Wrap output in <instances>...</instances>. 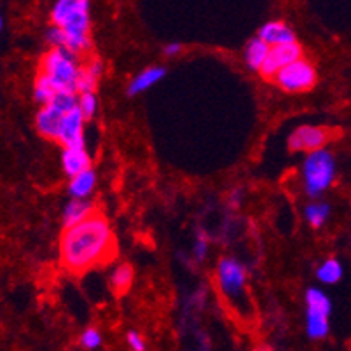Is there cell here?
Returning <instances> with one entry per match:
<instances>
[{"instance_id": "obj_6", "label": "cell", "mask_w": 351, "mask_h": 351, "mask_svg": "<svg viewBox=\"0 0 351 351\" xmlns=\"http://www.w3.org/2000/svg\"><path fill=\"white\" fill-rule=\"evenodd\" d=\"M330 311V299L322 290L309 289L306 292V334H308L309 339L318 341L328 336Z\"/></svg>"}, {"instance_id": "obj_17", "label": "cell", "mask_w": 351, "mask_h": 351, "mask_svg": "<svg viewBox=\"0 0 351 351\" xmlns=\"http://www.w3.org/2000/svg\"><path fill=\"white\" fill-rule=\"evenodd\" d=\"M95 186H97V175L93 170H88L70 180L69 193L73 199H86L93 193Z\"/></svg>"}, {"instance_id": "obj_3", "label": "cell", "mask_w": 351, "mask_h": 351, "mask_svg": "<svg viewBox=\"0 0 351 351\" xmlns=\"http://www.w3.org/2000/svg\"><path fill=\"white\" fill-rule=\"evenodd\" d=\"M82 66H79L75 53L63 47H53L44 54L43 62H40V72L46 75L54 88L62 91H70V93H77V81L81 75Z\"/></svg>"}, {"instance_id": "obj_13", "label": "cell", "mask_w": 351, "mask_h": 351, "mask_svg": "<svg viewBox=\"0 0 351 351\" xmlns=\"http://www.w3.org/2000/svg\"><path fill=\"white\" fill-rule=\"evenodd\" d=\"M97 215V206L88 199H72L63 210V226L65 229L73 228V226L82 224L84 220Z\"/></svg>"}, {"instance_id": "obj_20", "label": "cell", "mask_w": 351, "mask_h": 351, "mask_svg": "<svg viewBox=\"0 0 351 351\" xmlns=\"http://www.w3.org/2000/svg\"><path fill=\"white\" fill-rule=\"evenodd\" d=\"M34 95H35V100L46 107V105H49L51 101L54 100V97L58 95V89L54 88V84L46 77V75L39 73L34 86Z\"/></svg>"}, {"instance_id": "obj_15", "label": "cell", "mask_w": 351, "mask_h": 351, "mask_svg": "<svg viewBox=\"0 0 351 351\" xmlns=\"http://www.w3.org/2000/svg\"><path fill=\"white\" fill-rule=\"evenodd\" d=\"M165 75H166V70L162 69V66H149V69L142 70L136 77H133V81L130 82V86H128V93L133 97V95H138L142 93V91H147L149 88L158 84Z\"/></svg>"}, {"instance_id": "obj_28", "label": "cell", "mask_w": 351, "mask_h": 351, "mask_svg": "<svg viewBox=\"0 0 351 351\" xmlns=\"http://www.w3.org/2000/svg\"><path fill=\"white\" fill-rule=\"evenodd\" d=\"M180 51H182V46L178 43H170V44H166V46H165L166 56H175V54H178Z\"/></svg>"}, {"instance_id": "obj_24", "label": "cell", "mask_w": 351, "mask_h": 351, "mask_svg": "<svg viewBox=\"0 0 351 351\" xmlns=\"http://www.w3.org/2000/svg\"><path fill=\"white\" fill-rule=\"evenodd\" d=\"M81 344L86 350H97L101 344V334L98 328L89 327L81 334Z\"/></svg>"}, {"instance_id": "obj_25", "label": "cell", "mask_w": 351, "mask_h": 351, "mask_svg": "<svg viewBox=\"0 0 351 351\" xmlns=\"http://www.w3.org/2000/svg\"><path fill=\"white\" fill-rule=\"evenodd\" d=\"M193 254L194 257H196L197 263H201V261L208 255V236L203 231H197L196 241H194L193 247Z\"/></svg>"}, {"instance_id": "obj_1", "label": "cell", "mask_w": 351, "mask_h": 351, "mask_svg": "<svg viewBox=\"0 0 351 351\" xmlns=\"http://www.w3.org/2000/svg\"><path fill=\"white\" fill-rule=\"evenodd\" d=\"M116 252L112 229L105 217L93 215L82 224L63 231L60 239V258L72 273L84 271L104 264Z\"/></svg>"}, {"instance_id": "obj_21", "label": "cell", "mask_w": 351, "mask_h": 351, "mask_svg": "<svg viewBox=\"0 0 351 351\" xmlns=\"http://www.w3.org/2000/svg\"><path fill=\"white\" fill-rule=\"evenodd\" d=\"M133 283V269L132 266L128 264H119L116 269L112 271V276H110V285L116 290L117 293H124Z\"/></svg>"}, {"instance_id": "obj_4", "label": "cell", "mask_w": 351, "mask_h": 351, "mask_svg": "<svg viewBox=\"0 0 351 351\" xmlns=\"http://www.w3.org/2000/svg\"><path fill=\"white\" fill-rule=\"evenodd\" d=\"M334 178H336V161L327 149L306 156L302 162V184L309 196L318 197L325 193Z\"/></svg>"}, {"instance_id": "obj_23", "label": "cell", "mask_w": 351, "mask_h": 351, "mask_svg": "<svg viewBox=\"0 0 351 351\" xmlns=\"http://www.w3.org/2000/svg\"><path fill=\"white\" fill-rule=\"evenodd\" d=\"M98 100L95 93H86L79 97V110L82 112L84 119H91L97 114Z\"/></svg>"}, {"instance_id": "obj_8", "label": "cell", "mask_w": 351, "mask_h": 351, "mask_svg": "<svg viewBox=\"0 0 351 351\" xmlns=\"http://www.w3.org/2000/svg\"><path fill=\"white\" fill-rule=\"evenodd\" d=\"M330 140V132L322 126H299L289 136V149L292 152H317L322 151Z\"/></svg>"}, {"instance_id": "obj_22", "label": "cell", "mask_w": 351, "mask_h": 351, "mask_svg": "<svg viewBox=\"0 0 351 351\" xmlns=\"http://www.w3.org/2000/svg\"><path fill=\"white\" fill-rule=\"evenodd\" d=\"M328 212H330V208H328L327 203H320V201H317V203H311V205L306 206L304 217L311 228L318 229L325 224Z\"/></svg>"}, {"instance_id": "obj_18", "label": "cell", "mask_w": 351, "mask_h": 351, "mask_svg": "<svg viewBox=\"0 0 351 351\" xmlns=\"http://www.w3.org/2000/svg\"><path fill=\"white\" fill-rule=\"evenodd\" d=\"M101 75V63L98 60H93L89 65L82 66L81 75L77 81V93H95V88L98 84V79Z\"/></svg>"}, {"instance_id": "obj_5", "label": "cell", "mask_w": 351, "mask_h": 351, "mask_svg": "<svg viewBox=\"0 0 351 351\" xmlns=\"http://www.w3.org/2000/svg\"><path fill=\"white\" fill-rule=\"evenodd\" d=\"M217 285L224 298L232 304H238L247 292V269L239 261L232 257H222L215 271Z\"/></svg>"}, {"instance_id": "obj_12", "label": "cell", "mask_w": 351, "mask_h": 351, "mask_svg": "<svg viewBox=\"0 0 351 351\" xmlns=\"http://www.w3.org/2000/svg\"><path fill=\"white\" fill-rule=\"evenodd\" d=\"M63 117H65V114L58 110L54 105H46V107L40 108V112L37 114V119H35L37 121V132L46 136V138L58 140Z\"/></svg>"}, {"instance_id": "obj_9", "label": "cell", "mask_w": 351, "mask_h": 351, "mask_svg": "<svg viewBox=\"0 0 351 351\" xmlns=\"http://www.w3.org/2000/svg\"><path fill=\"white\" fill-rule=\"evenodd\" d=\"M301 54L302 49L298 43L271 47L266 62H264L263 69H261V75L266 79H274L285 66L292 65L293 62L301 60Z\"/></svg>"}, {"instance_id": "obj_27", "label": "cell", "mask_w": 351, "mask_h": 351, "mask_svg": "<svg viewBox=\"0 0 351 351\" xmlns=\"http://www.w3.org/2000/svg\"><path fill=\"white\" fill-rule=\"evenodd\" d=\"M128 344H130V348H132L133 351H145V341H143V337L140 336L138 332L132 330L128 332Z\"/></svg>"}, {"instance_id": "obj_16", "label": "cell", "mask_w": 351, "mask_h": 351, "mask_svg": "<svg viewBox=\"0 0 351 351\" xmlns=\"http://www.w3.org/2000/svg\"><path fill=\"white\" fill-rule=\"evenodd\" d=\"M269 51L271 47L267 46L264 40H261L258 37L252 39L250 43L247 44V47H245V62H247L248 69L258 70V72H261Z\"/></svg>"}, {"instance_id": "obj_14", "label": "cell", "mask_w": 351, "mask_h": 351, "mask_svg": "<svg viewBox=\"0 0 351 351\" xmlns=\"http://www.w3.org/2000/svg\"><path fill=\"white\" fill-rule=\"evenodd\" d=\"M62 165L63 171L73 178L91 170V158H89L86 147H82V149H65L62 154Z\"/></svg>"}, {"instance_id": "obj_11", "label": "cell", "mask_w": 351, "mask_h": 351, "mask_svg": "<svg viewBox=\"0 0 351 351\" xmlns=\"http://www.w3.org/2000/svg\"><path fill=\"white\" fill-rule=\"evenodd\" d=\"M257 37L267 44L269 47L283 46V44L295 43V34L289 25L283 21H269V23L263 25L258 30Z\"/></svg>"}, {"instance_id": "obj_7", "label": "cell", "mask_w": 351, "mask_h": 351, "mask_svg": "<svg viewBox=\"0 0 351 351\" xmlns=\"http://www.w3.org/2000/svg\"><path fill=\"white\" fill-rule=\"evenodd\" d=\"M274 82L287 93H302L317 84V70L311 62L301 58L293 62L292 65L285 66L274 77Z\"/></svg>"}, {"instance_id": "obj_2", "label": "cell", "mask_w": 351, "mask_h": 351, "mask_svg": "<svg viewBox=\"0 0 351 351\" xmlns=\"http://www.w3.org/2000/svg\"><path fill=\"white\" fill-rule=\"evenodd\" d=\"M51 20L66 35V49L75 54L89 49L88 0H58L51 9Z\"/></svg>"}, {"instance_id": "obj_26", "label": "cell", "mask_w": 351, "mask_h": 351, "mask_svg": "<svg viewBox=\"0 0 351 351\" xmlns=\"http://www.w3.org/2000/svg\"><path fill=\"white\" fill-rule=\"evenodd\" d=\"M46 37L47 40L53 44V47H63V49H66V35L63 34L62 28L51 27L49 30H47Z\"/></svg>"}, {"instance_id": "obj_29", "label": "cell", "mask_w": 351, "mask_h": 351, "mask_svg": "<svg viewBox=\"0 0 351 351\" xmlns=\"http://www.w3.org/2000/svg\"><path fill=\"white\" fill-rule=\"evenodd\" d=\"M239 201H241V193L239 191H232L231 197H229V203H231V206H238L239 205Z\"/></svg>"}, {"instance_id": "obj_19", "label": "cell", "mask_w": 351, "mask_h": 351, "mask_svg": "<svg viewBox=\"0 0 351 351\" xmlns=\"http://www.w3.org/2000/svg\"><path fill=\"white\" fill-rule=\"evenodd\" d=\"M317 278L325 285H334L343 278V266L337 258H327L317 267Z\"/></svg>"}, {"instance_id": "obj_10", "label": "cell", "mask_w": 351, "mask_h": 351, "mask_svg": "<svg viewBox=\"0 0 351 351\" xmlns=\"http://www.w3.org/2000/svg\"><path fill=\"white\" fill-rule=\"evenodd\" d=\"M58 142L65 149H82L84 145V116L79 107L72 112L65 114L60 126Z\"/></svg>"}]
</instances>
